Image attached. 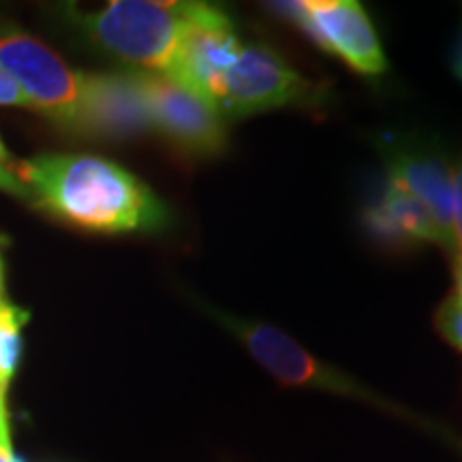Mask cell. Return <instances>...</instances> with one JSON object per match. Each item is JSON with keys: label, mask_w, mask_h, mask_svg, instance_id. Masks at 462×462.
I'll list each match as a JSON object with an SVG mask.
<instances>
[{"label": "cell", "mask_w": 462, "mask_h": 462, "mask_svg": "<svg viewBox=\"0 0 462 462\" xmlns=\"http://www.w3.org/2000/svg\"><path fill=\"white\" fill-rule=\"evenodd\" d=\"M5 394H7V390H3V388H0V398H5Z\"/></svg>", "instance_id": "23"}, {"label": "cell", "mask_w": 462, "mask_h": 462, "mask_svg": "<svg viewBox=\"0 0 462 462\" xmlns=\"http://www.w3.org/2000/svg\"><path fill=\"white\" fill-rule=\"evenodd\" d=\"M26 310L5 300L0 304V388L7 390L22 360V328L28 323Z\"/></svg>", "instance_id": "11"}, {"label": "cell", "mask_w": 462, "mask_h": 462, "mask_svg": "<svg viewBox=\"0 0 462 462\" xmlns=\"http://www.w3.org/2000/svg\"><path fill=\"white\" fill-rule=\"evenodd\" d=\"M198 3L114 0L97 11L65 7L67 24L92 48L125 62L131 71L171 78Z\"/></svg>", "instance_id": "2"}, {"label": "cell", "mask_w": 462, "mask_h": 462, "mask_svg": "<svg viewBox=\"0 0 462 462\" xmlns=\"http://www.w3.org/2000/svg\"><path fill=\"white\" fill-rule=\"evenodd\" d=\"M5 302V296H3V274H0V304Z\"/></svg>", "instance_id": "21"}, {"label": "cell", "mask_w": 462, "mask_h": 462, "mask_svg": "<svg viewBox=\"0 0 462 462\" xmlns=\"http://www.w3.org/2000/svg\"><path fill=\"white\" fill-rule=\"evenodd\" d=\"M0 69L15 79L31 109L82 135L84 73L69 67L48 43L20 28L0 26Z\"/></svg>", "instance_id": "5"}, {"label": "cell", "mask_w": 462, "mask_h": 462, "mask_svg": "<svg viewBox=\"0 0 462 462\" xmlns=\"http://www.w3.org/2000/svg\"><path fill=\"white\" fill-rule=\"evenodd\" d=\"M0 167H9V152L3 146V142H0Z\"/></svg>", "instance_id": "19"}, {"label": "cell", "mask_w": 462, "mask_h": 462, "mask_svg": "<svg viewBox=\"0 0 462 462\" xmlns=\"http://www.w3.org/2000/svg\"><path fill=\"white\" fill-rule=\"evenodd\" d=\"M0 106L31 109V103H28L26 95L5 69H0Z\"/></svg>", "instance_id": "13"}, {"label": "cell", "mask_w": 462, "mask_h": 462, "mask_svg": "<svg viewBox=\"0 0 462 462\" xmlns=\"http://www.w3.org/2000/svg\"><path fill=\"white\" fill-rule=\"evenodd\" d=\"M5 413H7V407H5V398H0V418H3Z\"/></svg>", "instance_id": "20"}, {"label": "cell", "mask_w": 462, "mask_h": 462, "mask_svg": "<svg viewBox=\"0 0 462 462\" xmlns=\"http://www.w3.org/2000/svg\"><path fill=\"white\" fill-rule=\"evenodd\" d=\"M449 67H452V73L454 78L462 82V24H460V31H458V37H456V43H454V50H452V60H449Z\"/></svg>", "instance_id": "17"}, {"label": "cell", "mask_w": 462, "mask_h": 462, "mask_svg": "<svg viewBox=\"0 0 462 462\" xmlns=\"http://www.w3.org/2000/svg\"><path fill=\"white\" fill-rule=\"evenodd\" d=\"M0 274H3V257H0Z\"/></svg>", "instance_id": "24"}, {"label": "cell", "mask_w": 462, "mask_h": 462, "mask_svg": "<svg viewBox=\"0 0 462 462\" xmlns=\"http://www.w3.org/2000/svg\"><path fill=\"white\" fill-rule=\"evenodd\" d=\"M270 7L354 73L366 79H379L388 73V56L377 26L356 0H304Z\"/></svg>", "instance_id": "6"}, {"label": "cell", "mask_w": 462, "mask_h": 462, "mask_svg": "<svg viewBox=\"0 0 462 462\" xmlns=\"http://www.w3.org/2000/svg\"><path fill=\"white\" fill-rule=\"evenodd\" d=\"M435 328L439 337L462 354V298L452 293L439 304L435 313Z\"/></svg>", "instance_id": "12"}, {"label": "cell", "mask_w": 462, "mask_h": 462, "mask_svg": "<svg viewBox=\"0 0 462 462\" xmlns=\"http://www.w3.org/2000/svg\"><path fill=\"white\" fill-rule=\"evenodd\" d=\"M0 462H22L11 446V430H9V415L5 413L0 418Z\"/></svg>", "instance_id": "16"}, {"label": "cell", "mask_w": 462, "mask_h": 462, "mask_svg": "<svg viewBox=\"0 0 462 462\" xmlns=\"http://www.w3.org/2000/svg\"><path fill=\"white\" fill-rule=\"evenodd\" d=\"M362 229L374 245L385 251H418L437 245L456 255L452 242L418 199L383 180L368 195L362 208Z\"/></svg>", "instance_id": "9"}, {"label": "cell", "mask_w": 462, "mask_h": 462, "mask_svg": "<svg viewBox=\"0 0 462 462\" xmlns=\"http://www.w3.org/2000/svg\"><path fill=\"white\" fill-rule=\"evenodd\" d=\"M452 274H454V282H456L454 296L462 298V253L452 257Z\"/></svg>", "instance_id": "18"}, {"label": "cell", "mask_w": 462, "mask_h": 462, "mask_svg": "<svg viewBox=\"0 0 462 462\" xmlns=\"http://www.w3.org/2000/svg\"><path fill=\"white\" fill-rule=\"evenodd\" d=\"M385 178L430 212L448 240L454 242L452 208L456 170L446 148L432 135L411 131H385L374 142Z\"/></svg>", "instance_id": "7"}, {"label": "cell", "mask_w": 462, "mask_h": 462, "mask_svg": "<svg viewBox=\"0 0 462 462\" xmlns=\"http://www.w3.org/2000/svg\"><path fill=\"white\" fill-rule=\"evenodd\" d=\"M456 182L462 184V165H460V170H456Z\"/></svg>", "instance_id": "22"}, {"label": "cell", "mask_w": 462, "mask_h": 462, "mask_svg": "<svg viewBox=\"0 0 462 462\" xmlns=\"http://www.w3.org/2000/svg\"><path fill=\"white\" fill-rule=\"evenodd\" d=\"M204 310L212 319L221 323L231 337L238 338L246 346L248 354L255 357L259 366H263L279 383L287 385V388L321 390L328 392V394L354 398V401L371 404L379 411L394 415L398 420H404L409 424H415L420 429L432 432V435L446 439L452 446H460V439H456L443 426L411 411V409L402 407V404L390 401V398L377 394V392L366 388L360 381H356L351 374L338 371L330 364L317 360L313 354H309L302 345L296 343L279 328L263 321H253L245 319V317L225 313V310H218L215 306H204Z\"/></svg>", "instance_id": "3"}, {"label": "cell", "mask_w": 462, "mask_h": 462, "mask_svg": "<svg viewBox=\"0 0 462 462\" xmlns=\"http://www.w3.org/2000/svg\"><path fill=\"white\" fill-rule=\"evenodd\" d=\"M148 131L152 129L135 73H84V137L125 142Z\"/></svg>", "instance_id": "10"}, {"label": "cell", "mask_w": 462, "mask_h": 462, "mask_svg": "<svg viewBox=\"0 0 462 462\" xmlns=\"http://www.w3.org/2000/svg\"><path fill=\"white\" fill-rule=\"evenodd\" d=\"M330 99V86L313 82L291 67V62L262 42H242L238 56L225 69L208 103L225 120H240L274 109H323Z\"/></svg>", "instance_id": "4"}, {"label": "cell", "mask_w": 462, "mask_h": 462, "mask_svg": "<svg viewBox=\"0 0 462 462\" xmlns=\"http://www.w3.org/2000/svg\"><path fill=\"white\" fill-rule=\"evenodd\" d=\"M146 101L150 129L182 157L208 161L227 150L225 118L199 95L159 73L133 71Z\"/></svg>", "instance_id": "8"}, {"label": "cell", "mask_w": 462, "mask_h": 462, "mask_svg": "<svg viewBox=\"0 0 462 462\" xmlns=\"http://www.w3.org/2000/svg\"><path fill=\"white\" fill-rule=\"evenodd\" d=\"M452 231L456 242V255L462 253V184L454 182V208H452Z\"/></svg>", "instance_id": "15"}, {"label": "cell", "mask_w": 462, "mask_h": 462, "mask_svg": "<svg viewBox=\"0 0 462 462\" xmlns=\"http://www.w3.org/2000/svg\"><path fill=\"white\" fill-rule=\"evenodd\" d=\"M31 201L90 234H161L170 206L123 165L92 154H39L11 167Z\"/></svg>", "instance_id": "1"}, {"label": "cell", "mask_w": 462, "mask_h": 462, "mask_svg": "<svg viewBox=\"0 0 462 462\" xmlns=\"http://www.w3.org/2000/svg\"><path fill=\"white\" fill-rule=\"evenodd\" d=\"M0 190L11 195V198L31 201V193H28V189L24 187V184L17 180L15 173L11 171V165L9 167H0Z\"/></svg>", "instance_id": "14"}]
</instances>
